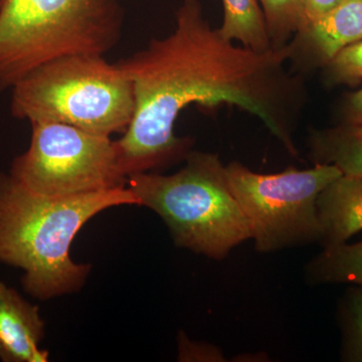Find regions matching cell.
I'll list each match as a JSON object with an SVG mask.
<instances>
[{
    "mask_svg": "<svg viewBox=\"0 0 362 362\" xmlns=\"http://www.w3.org/2000/svg\"><path fill=\"white\" fill-rule=\"evenodd\" d=\"M290 58L289 44L267 52L233 44L211 25L199 0H183L173 33L115 63L132 84L135 103L115 141L123 175L156 173L187 158L194 140L176 136L175 125L192 104L247 112L298 158L294 134L309 98Z\"/></svg>",
    "mask_w": 362,
    "mask_h": 362,
    "instance_id": "cell-1",
    "label": "cell"
},
{
    "mask_svg": "<svg viewBox=\"0 0 362 362\" xmlns=\"http://www.w3.org/2000/svg\"><path fill=\"white\" fill-rule=\"evenodd\" d=\"M120 206H139L129 187L71 197H47L0 173V263L23 272V290L35 299L82 289L90 265L71 259V243L95 216Z\"/></svg>",
    "mask_w": 362,
    "mask_h": 362,
    "instance_id": "cell-2",
    "label": "cell"
},
{
    "mask_svg": "<svg viewBox=\"0 0 362 362\" xmlns=\"http://www.w3.org/2000/svg\"><path fill=\"white\" fill-rule=\"evenodd\" d=\"M173 175L128 176L127 187L139 206L163 220L175 246L223 261L235 247L252 240L249 221L235 199L218 154L192 151Z\"/></svg>",
    "mask_w": 362,
    "mask_h": 362,
    "instance_id": "cell-3",
    "label": "cell"
},
{
    "mask_svg": "<svg viewBox=\"0 0 362 362\" xmlns=\"http://www.w3.org/2000/svg\"><path fill=\"white\" fill-rule=\"evenodd\" d=\"M124 16L122 0H0V93L54 59L108 54Z\"/></svg>",
    "mask_w": 362,
    "mask_h": 362,
    "instance_id": "cell-4",
    "label": "cell"
},
{
    "mask_svg": "<svg viewBox=\"0 0 362 362\" xmlns=\"http://www.w3.org/2000/svg\"><path fill=\"white\" fill-rule=\"evenodd\" d=\"M134 108L129 78L105 56L54 59L11 88L14 118L66 124L108 137L125 132Z\"/></svg>",
    "mask_w": 362,
    "mask_h": 362,
    "instance_id": "cell-5",
    "label": "cell"
},
{
    "mask_svg": "<svg viewBox=\"0 0 362 362\" xmlns=\"http://www.w3.org/2000/svg\"><path fill=\"white\" fill-rule=\"evenodd\" d=\"M228 185L252 230L256 251L271 254L318 242L319 194L343 175L330 164L262 175L240 162L226 165Z\"/></svg>",
    "mask_w": 362,
    "mask_h": 362,
    "instance_id": "cell-6",
    "label": "cell"
},
{
    "mask_svg": "<svg viewBox=\"0 0 362 362\" xmlns=\"http://www.w3.org/2000/svg\"><path fill=\"white\" fill-rule=\"evenodd\" d=\"M28 150L9 175L35 194L71 197L127 187L115 141L75 126L33 122Z\"/></svg>",
    "mask_w": 362,
    "mask_h": 362,
    "instance_id": "cell-7",
    "label": "cell"
},
{
    "mask_svg": "<svg viewBox=\"0 0 362 362\" xmlns=\"http://www.w3.org/2000/svg\"><path fill=\"white\" fill-rule=\"evenodd\" d=\"M362 40V0H343L325 16L305 23L289 42L296 73L323 69L338 52Z\"/></svg>",
    "mask_w": 362,
    "mask_h": 362,
    "instance_id": "cell-8",
    "label": "cell"
},
{
    "mask_svg": "<svg viewBox=\"0 0 362 362\" xmlns=\"http://www.w3.org/2000/svg\"><path fill=\"white\" fill-rule=\"evenodd\" d=\"M44 337L39 307L0 281V361H49V350L40 349Z\"/></svg>",
    "mask_w": 362,
    "mask_h": 362,
    "instance_id": "cell-9",
    "label": "cell"
},
{
    "mask_svg": "<svg viewBox=\"0 0 362 362\" xmlns=\"http://www.w3.org/2000/svg\"><path fill=\"white\" fill-rule=\"evenodd\" d=\"M317 211L323 247L344 244L362 230V176L341 175L319 194Z\"/></svg>",
    "mask_w": 362,
    "mask_h": 362,
    "instance_id": "cell-10",
    "label": "cell"
},
{
    "mask_svg": "<svg viewBox=\"0 0 362 362\" xmlns=\"http://www.w3.org/2000/svg\"><path fill=\"white\" fill-rule=\"evenodd\" d=\"M308 148L314 164H330L343 175L362 176V124L341 123L328 129L312 130Z\"/></svg>",
    "mask_w": 362,
    "mask_h": 362,
    "instance_id": "cell-11",
    "label": "cell"
},
{
    "mask_svg": "<svg viewBox=\"0 0 362 362\" xmlns=\"http://www.w3.org/2000/svg\"><path fill=\"white\" fill-rule=\"evenodd\" d=\"M305 280L310 285L344 283L362 286V240L323 247L305 267Z\"/></svg>",
    "mask_w": 362,
    "mask_h": 362,
    "instance_id": "cell-12",
    "label": "cell"
},
{
    "mask_svg": "<svg viewBox=\"0 0 362 362\" xmlns=\"http://www.w3.org/2000/svg\"><path fill=\"white\" fill-rule=\"evenodd\" d=\"M223 25L218 30L226 39L256 52L274 49L257 0H223Z\"/></svg>",
    "mask_w": 362,
    "mask_h": 362,
    "instance_id": "cell-13",
    "label": "cell"
},
{
    "mask_svg": "<svg viewBox=\"0 0 362 362\" xmlns=\"http://www.w3.org/2000/svg\"><path fill=\"white\" fill-rule=\"evenodd\" d=\"M338 303L342 361L362 362V286L354 285Z\"/></svg>",
    "mask_w": 362,
    "mask_h": 362,
    "instance_id": "cell-14",
    "label": "cell"
},
{
    "mask_svg": "<svg viewBox=\"0 0 362 362\" xmlns=\"http://www.w3.org/2000/svg\"><path fill=\"white\" fill-rule=\"evenodd\" d=\"M272 47L280 49L289 44L303 25L301 0H259Z\"/></svg>",
    "mask_w": 362,
    "mask_h": 362,
    "instance_id": "cell-15",
    "label": "cell"
},
{
    "mask_svg": "<svg viewBox=\"0 0 362 362\" xmlns=\"http://www.w3.org/2000/svg\"><path fill=\"white\" fill-rule=\"evenodd\" d=\"M323 77L328 85H358L362 82V40L338 52L323 68Z\"/></svg>",
    "mask_w": 362,
    "mask_h": 362,
    "instance_id": "cell-16",
    "label": "cell"
},
{
    "mask_svg": "<svg viewBox=\"0 0 362 362\" xmlns=\"http://www.w3.org/2000/svg\"><path fill=\"white\" fill-rule=\"evenodd\" d=\"M178 349L180 361H225V356L218 347L206 343L190 341L185 334L180 335Z\"/></svg>",
    "mask_w": 362,
    "mask_h": 362,
    "instance_id": "cell-17",
    "label": "cell"
},
{
    "mask_svg": "<svg viewBox=\"0 0 362 362\" xmlns=\"http://www.w3.org/2000/svg\"><path fill=\"white\" fill-rule=\"evenodd\" d=\"M303 7V16L305 23H310L325 16L326 13L339 6L343 0H301ZM300 30V28H299Z\"/></svg>",
    "mask_w": 362,
    "mask_h": 362,
    "instance_id": "cell-18",
    "label": "cell"
},
{
    "mask_svg": "<svg viewBox=\"0 0 362 362\" xmlns=\"http://www.w3.org/2000/svg\"><path fill=\"white\" fill-rule=\"evenodd\" d=\"M341 116L342 123L362 124V89L345 97Z\"/></svg>",
    "mask_w": 362,
    "mask_h": 362,
    "instance_id": "cell-19",
    "label": "cell"
}]
</instances>
